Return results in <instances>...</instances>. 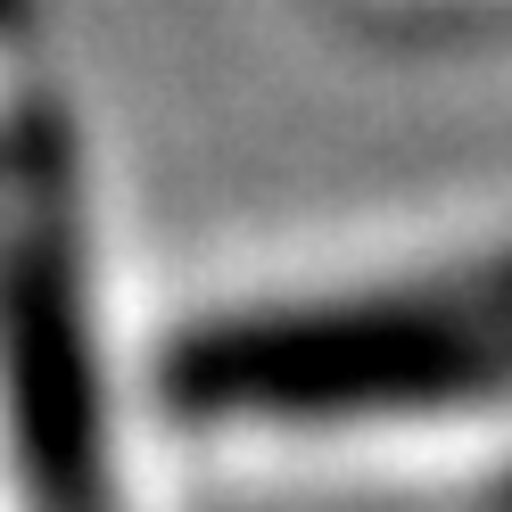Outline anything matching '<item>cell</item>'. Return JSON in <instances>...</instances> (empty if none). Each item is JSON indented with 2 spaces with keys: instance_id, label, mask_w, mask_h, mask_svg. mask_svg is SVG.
Here are the masks:
<instances>
[{
  "instance_id": "6da1fadb",
  "label": "cell",
  "mask_w": 512,
  "mask_h": 512,
  "mask_svg": "<svg viewBox=\"0 0 512 512\" xmlns=\"http://www.w3.org/2000/svg\"><path fill=\"white\" fill-rule=\"evenodd\" d=\"M174 397L190 413L256 422H356L512 397V265L207 331L174 356Z\"/></svg>"
}]
</instances>
